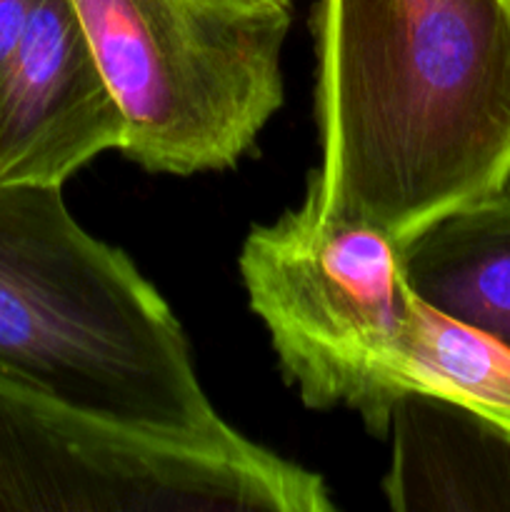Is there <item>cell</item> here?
Returning a JSON list of instances; mask_svg holds the SVG:
<instances>
[{
  "label": "cell",
  "mask_w": 510,
  "mask_h": 512,
  "mask_svg": "<svg viewBox=\"0 0 510 512\" xmlns=\"http://www.w3.org/2000/svg\"><path fill=\"white\" fill-rule=\"evenodd\" d=\"M308 185L398 248L510 185V0H320Z\"/></svg>",
  "instance_id": "1"
},
{
  "label": "cell",
  "mask_w": 510,
  "mask_h": 512,
  "mask_svg": "<svg viewBox=\"0 0 510 512\" xmlns=\"http://www.w3.org/2000/svg\"><path fill=\"white\" fill-rule=\"evenodd\" d=\"M0 373L130 428L243 438L210 405L168 303L80 228L60 188H0Z\"/></svg>",
  "instance_id": "2"
},
{
  "label": "cell",
  "mask_w": 510,
  "mask_h": 512,
  "mask_svg": "<svg viewBox=\"0 0 510 512\" xmlns=\"http://www.w3.org/2000/svg\"><path fill=\"white\" fill-rule=\"evenodd\" d=\"M150 173L233 168L283 105V10L213 0H70Z\"/></svg>",
  "instance_id": "3"
},
{
  "label": "cell",
  "mask_w": 510,
  "mask_h": 512,
  "mask_svg": "<svg viewBox=\"0 0 510 512\" xmlns=\"http://www.w3.org/2000/svg\"><path fill=\"white\" fill-rule=\"evenodd\" d=\"M323 478L260 445L130 428L0 373V512H328Z\"/></svg>",
  "instance_id": "4"
},
{
  "label": "cell",
  "mask_w": 510,
  "mask_h": 512,
  "mask_svg": "<svg viewBox=\"0 0 510 512\" xmlns=\"http://www.w3.org/2000/svg\"><path fill=\"white\" fill-rule=\"evenodd\" d=\"M238 265L285 383L313 410L363 413L413 295L398 245L323 220L308 185L298 208L250 230Z\"/></svg>",
  "instance_id": "5"
},
{
  "label": "cell",
  "mask_w": 510,
  "mask_h": 512,
  "mask_svg": "<svg viewBox=\"0 0 510 512\" xmlns=\"http://www.w3.org/2000/svg\"><path fill=\"white\" fill-rule=\"evenodd\" d=\"M123 140L125 115L73 3L35 0L0 78V188H63Z\"/></svg>",
  "instance_id": "6"
},
{
  "label": "cell",
  "mask_w": 510,
  "mask_h": 512,
  "mask_svg": "<svg viewBox=\"0 0 510 512\" xmlns=\"http://www.w3.org/2000/svg\"><path fill=\"white\" fill-rule=\"evenodd\" d=\"M383 495L398 512H510V433L495 420L428 393L388 410Z\"/></svg>",
  "instance_id": "7"
},
{
  "label": "cell",
  "mask_w": 510,
  "mask_h": 512,
  "mask_svg": "<svg viewBox=\"0 0 510 512\" xmlns=\"http://www.w3.org/2000/svg\"><path fill=\"white\" fill-rule=\"evenodd\" d=\"M400 270L415 298L510 350V185L430 223Z\"/></svg>",
  "instance_id": "8"
},
{
  "label": "cell",
  "mask_w": 510,
  "mask_h": 512,
  "mask_svg": "<svg viewBox=\"0 0 510 512\" xmlns=\"http://www.w3.org/2000/svg\"><path fill=\"white\" fill-rule=\"evenodd\" d=\"M403 393L440 395L495 420L510 433V350L430 308L413 293L373 398L360 413L370 433L385 438L388 410Z\"/></svg>",
  "instance_id": "9"
},
{
  "label": "cell",
  "mask_w": 510,
  "mask_h": 512,
  "mask_svg": "<svg viewBox=\"0 0 510 512\" xmlns=\"http://www.w3.org/2000/svg\"><path fill=\"white\" fill-rule=\"evenodd\" d=\"M33 5L35 0H0V78L13 58Z\"/></svg>",
  "instance_id": "10"
},
{
  "label": "cell",
  "mask_w": 510,
  "mask_h": 512,
  "mask_svg": "<svg viewBox=\"0 0 510 512\" xmlns=\"http://www.w3.org/2000/svg\"><path fill=\"white\" fill-rule=\"evenodd\" d=\"M213 3L235 10H283V13H290L293 0H213Z\"/></svg>",
  "instance_id": "11"
}]
</instances>
